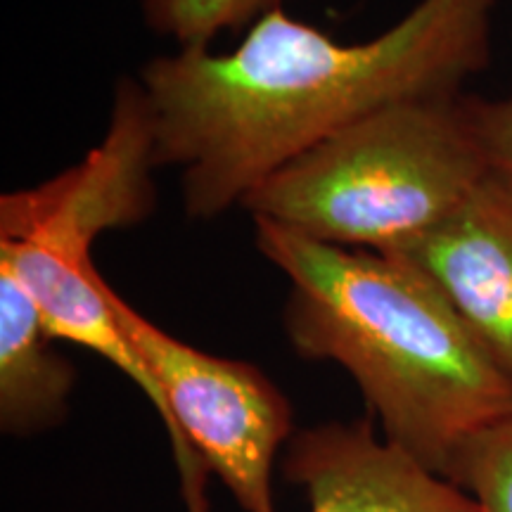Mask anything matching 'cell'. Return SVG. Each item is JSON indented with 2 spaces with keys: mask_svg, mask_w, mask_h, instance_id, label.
<instances>
[{
  "mask_svg": "<svg viewBox=\"0 0 512 512\" xmlns=\"http://www.w3.org/2000/svg\"><path fill=\"white\" fill-rule=\"evenodd\" d=\"M498 0H420L394 27L339 43L285 8L230 53L178 48L140 72L157 162L181 171L183 207L209 221L344 128L399 102L458 98L491 62Z\"/></svg>",
  "mask_w": 512,
  "mask_h": 512,
  "instance_id": "1",
  "label": "cell"
},
{
  "mask_svg": "<svg viewBox=\"0 0 512 512\" xmlns=\"http://www.w3.org/2000/svg\"><path fill=\"white\" fill-rule=\"evenodd\" d=\"M256 249L290 283V347L356 382L382 437L446 477L467 439L512 415V384L418 268L254 219Z\"/></svg>",
  "mask_w": 512,
  "mask_h": 512,
  "instance_id": "2",
  "label": "cell"
},
{
  "mask_svg": "<svg viewBox=\"0 0 512 512\" xmlns=\"http://www.w3.org/2000/svg\"><path fill=\"white\" fill-rule=\"evenodd\" d=\"M489 169L463 95L399 102L292 159L242 207L323 245L389 254L437 226Z\"/></svg>",
  "mask_w": 512,
  "mask_h": 512,
  "instance_id": "3",
  "label": "cell"
},
{
  "mask_svg": "<svg viewBox=\"0 0 512 512\" xmlns=\"http://www.w3.org/2000/svg\"><path fill=\"white\" fill-rule=\"evenodd\" d=\"M105 292L164 394L183 510L211 512L207 479L214 472L242 512H278L275 463L294 437L283 389L254 363L214 356L169 335L110 283Z\"/></svg>",
  "mask_w": 512,
  "mask_h": 512,
  "instance_id": "4",
  "label": "cell"
},
{
  "mask_svg": "<svg viewBox=\"0 0 512 512\" xmlns=\"http://www.w3.org/2000/svg\"><path fill=\"white\" fill-rule=\"evenodd\" d=\"M157 169L155 121L145 91L138 79H124L105 136L79 164L0 197V242L93 259L102 233L138 226L152 214Z\"/></svg>",
  "mask_w": 512,
  "mask_h": 512,
  "instance_id": "5",
  "label": "cell"
},
{
  "mask_svg": "<svg viewBox=\"0 0 512 512\" xmlns=\"http://www.w3.org/2000/svg\"><path fill=\"white\" fill-rule=\"evenodd\" d=\"M389 254L444 294L512 384V176L489 169L437 226Z\"/></svg>",
  "mask_w": 512,
  "mask_h": 512,
  "instance_id": "6",
  "label": "cell"
},
{
  "mask_svg": "<svg viewBox=\"0 0 512 512\" xmlns=\"http://www.w3.org/2000/svg\"><path fill=\"white\" fill-rule=\"evenodd\" d=\"M283 475L304 491L309 512H479L460 486L389 444L368 418L294 432Z\"/></svg>",
  "mask_w": 512,
  "mask_h": 512,
  "instance_id": "7",
  "label": "cell"
},
{
  "mask_svg": "<svg viewBox=\"0 0 512 512\" xmlns=\"http://www.w3.org/2000/svg\"><path fill=\"white\" fill-rule=\"evenodd\" d=\"M15 275L0 268V432L29 439L69 418L76 368Z\"/></svg>",
  "mask_w": 512,
  "mask_h": 512,
  "instance_id": "8",
  "label": "cell"
},
{
  "mask_svg": "<svg viewBox=\"0 0 512 512\" xmlns=\"http://www.w3.org/2000/svg\"><path fill=\"white\" fill-rule=\"evenodd\" d=\"M287 0H140L152 34L178 48H209L214 38L233 29H249Z\"/></svg>",
  "mask_w": 512,
  "mask_h": 512,
  "instance_id": "9",
  "label": "cell"
},
{
  "mask_svg": "<svg viewBox=\"0 0 512 512\" xmlns=\"http://www.w3.org/2000/svg\"><path fill=\"white\" fill-rule=\"evenodd\" d=\"M446 479L460 486L479 512H512V415L467 439Z\"/></svg>",
  "mask_w": 512,
  "mask_h": 512,
  "instance_id": "10",
  "label": "cell"
},
{
  "mask_svg": "<svg viewBox=\"0 0 512 512\" xmlns=\"http://www.w3.org/2000/svg\"><path fill=\"white\" fill-rule=\"evenodd\" d=\"M463 112L486 164L512 176V95L501 100L463 95Z\"/></svg>",
  "mask_w": 512,
  "mask_h": 512,
  "instance_id": "11",
  "label": "cell"
}]
</instances>
